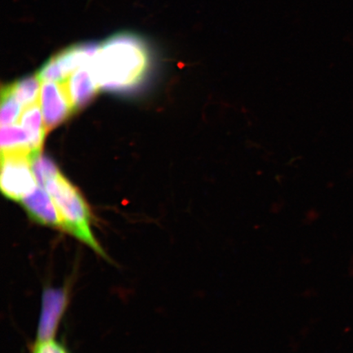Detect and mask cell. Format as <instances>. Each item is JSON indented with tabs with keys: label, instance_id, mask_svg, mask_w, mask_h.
<instances>
[{
	"label": "cell",
	"instance_id": "obj_1",
	"mask_svg": "<svg viewBox=\"0 0 353 353\" xmlns=\"http://www.w3.org/2000/svg\"><path fill=\"white\" fill-rule=\"evenodd\" d=\"M90 66L100 88L125 92L143 82L149 66L148 52L135 35L117 34L100 44Z\"/></svg>",
	"mask_w": 353,
	"mask_h": 353
},
{
	"label": "cell",
	"instance_id": "obj_2",
	"mask_svg": "<svg viewBox=\"0 0 353 353\" xmlns=\"http://www.w3.org/2000/svg\"><path fill=\"white\" fill-rule=\"evenodd\" d=\"M44 188L59 211L64 232L90 247L96 253L105 256L103 249L92 231L90 210L79 190L61 173L48 181Z\"/></svg>",
	"mask_w": 353,
	"mask_h": 353
},
{
	"label": "cell",
	"instance_id": "obj_3",
	"mask_svg": "<svg viewBox=\"0 0 353 353\" xmlns=\"http://www.w3.org/2000/svg\"><path fill=\"white\" fill-rule=\"evenodd\" d=\"M32 161L26 154H1L0 186L7 198L20 202L37 188Z\"/></svg>",
	"mask_w": 353,
	"mask_h": 353
},
{
	"label": "cell",
	"instance_id": "obj_4",
	"mask_svg": "<svg viewBox=\"0 0 353 353\" xmlns=\"http://www.w3.org/2000/svg\"><path fill=\"white\" fill-rule=\"evenodd\" d=\"M100 43H86L65 48L44 64L37 76L41 81L64 83L79 68L91 63Z\"/></svg>",
	"mask_w": 353,
	"mask_h": 353
},
{
	"label": "cell",
	"instance_id": "obj_5",
	"mask_svg": "<svg viewBox=\"0 0 353 353\" xmlns=\"http://www.w3.org/2000/svg\"><path fill=\"white\" fill-rule=\"evenodd\" d=\"M39 103L44 127L50 132L64 122L74 112L64 83L42 81Z\"/></svg>",
	"mask_w": 353,
	"mask_h": 353
},
{
	"label": "cell",
	"instance_id": "obj_6",
	"mask_svg": "<svg viewBox=\"0 0 353 353\" xmlns=\"http://www.w3.org/2000/svg\"><path fill=\"white\" fill-rule=\"evenodd\" d=\"M68 303L65 289L47 288L42 296V308L39 316L37 343L54 339Z\"/></svg>",
	"mask_w": 353,
	"mask_h": 353
},
{
	"label": "cell",
	"instance_id": "obj_7",
	"mask_svg": "<svg viewBox=\"0 0 353 353\" xmlns=\"http://www.w3.org/2000/svg\"><path fill=\"white\" fill-rule=\"evenodd\" d=\"M43 189L37 187L32 193L22 199L20 203L34 222L64 231L59 211L50 194Z\"/></svg>",
	"mask_w": 353,
	"mask_h": 353
},
{
	"label": "cell",
	"instance_id": "obj_8",
	"mask_svg": "<svg viewBox=\"0 0 353 353\" xmlns=\"http://www.w3.org/2000/svg\"><path fill=\"white\" fill-rule=\"evenodd\" d=\"M90 64L77 70L65 82L74 112L85 108L98 94L99 86L92 72Z\"/></svg>",
	"mask_w": 353,
	"mask_h": 353
},
{
	"label": "cell",
	"instance_id": "obj_9",
	"mask_svg": "<svg viewBox=\"0 0 353 353\" xmlns=\"http://www.w3.org/2000/svg\"><path fill=\"white\" fill-rule=\"evenodd\" d=\"M19 122L20 125L23 128L28 136L34 159L41 154L44 138H46L47 132L46 127H44L39 101L24 109Z\"/></svg>",
	"mask_w": 353,
	"mask_h": 353
},
{
	"label": "cell",
	"instance_id": "obj_10",
	"mask_svg": "<svg viewBox=\"0 0 353 353\" xmlns=\"http://www.w3.org/2000/svg\"><path fill=\"white\" fill-rule=\"evenodd\" d=\"M0 139L1 154H26L33 159L28 136L21 125L2 126Z\"/></svg>",
	"mask_w": 353,
	"mask_h": 353
},
{
	"label": "cell",
	"instance_id": "obj_11",
	"mask_svg": "<svg viewBox=\"0 0 353 353\" xmlns=\"http://www.w3.org/2000/svg\"><path fill=\"white\" fill-rule=\"evenodd\" d=\"M41 82L37 74L11 83L13 94L22 107L26 108L39 101Z\"/></svg>",
	"mask_w": 353,
	"mask_h": 353
},
{
	"label": "cell",
	"instance_id": "obj_12",
	"mask_svg": "<svg viewBox=\"0 0 353 353\" xmlns=\"http://www.w3.org/2000/svg\"><path fill=\"white\" fill-rule=\"evenodd\" d=\"M22 105L13 94L10 85L3 86L1 92V126L14 125L20 120Z\"/></svg>",
	"mask_w": 353,
	"mask_h": 353
},
{
	"label": "cell",
	"instance_id": "obj_13",
	"mask_svg": "<svg viewBox=\"0 0 353 353\" xmlns=\"http://www.w3.org/2000/svg\"><path fill=\"white\" fill-rule=\"evenodd\" d=\"M32 168L37 184L43 188H46L48 181L55 179L61 173L50 158L41 154L33 159Z\"/></svg>",
	"mask_w": 353,
	"mask_h": 353
},
{
	"label": "cell",
	"instance_id": "obj_14",
	"mask_svg": "<svg viewBox=\"0 0 353 353\" xmlns=\"http://www.w3.org/2000/svg\"><path fill=\"white\" fill-rule=\"evenodd\" d=\"M32 353H69L65 347L57 343L54 339L37 343L33 347Z\"/></svg>",
	"mask_w": 353,
	"mask_h": 353
}]
</instances>
